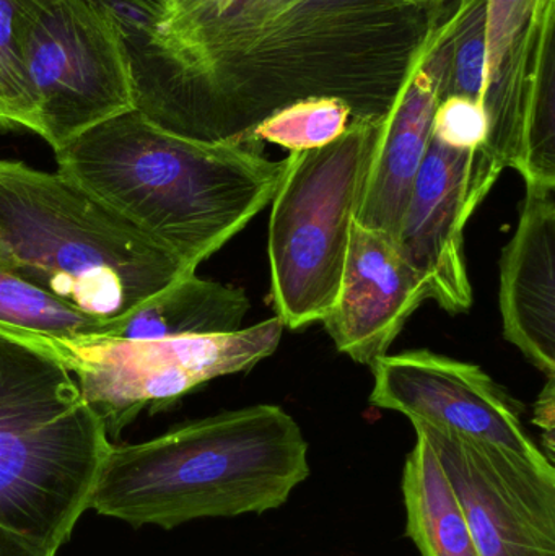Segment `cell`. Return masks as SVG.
<instances>
[{"mask_svg":"<svg viewBox=\"0 0 555 556\" xmlns=\"http://www.w3.org/2000/svg\"><path fill=\"white\" fill-rule=\"evenodd\" d=\"M455 2L162 0L149 41L127 55L134 110L205 143H244L308 98L384 119Z\"/></svg>","mask_w":555,"mask_h":556,"instance_id":"cell-1","label":"cell"},{"mask_svg":"<svg viewBox=\"0 0 555 556\" xmlns=\"http://www.w3.org/2000/svg\"><path fill=\"white\" fill-rule=\"evenodd\" d=\"M58 172L126 218L189 269L273 202L287 160L256 143H205L116 114L54 150Z\"/></svg>","mask_w":555,"mask_h":556,"instance_id":"cell-2","label":"cell"},{"mask_svg":"<svg viewBox=\"0 0 555 556\" xmlns=\"http://www.w3.org/2000/svg\"><path fill=\"white\" fill-rule=\"evenodd\" d=\"M310 477L308 441L279 405L201 418L111 447L90 509L133 528L263 515Z\"/></svg>","mask_w":555,"mask_h":556,"instance_id":"cell-3","label":"cell"},{"mask_svg":"<svg viewBox=\"0 0 555 556\" xmlns=\"http://www.w3.org/2000/svg\"><path fill=\"white\" fill-rule=\"evenodd\" d=\"M0 266L100 319L194 274L61 173L0 160Z\"/></svg>","mask_w":555,"mask_h":556,"instance_id":"cell-4","label":"cell"},{"mask_svg":"<svg viewBox=\"0 0 555 556\" xmlns=\"http://www.w3.org/2000/svg\"><path fill=\"white\" fill-rule=\"evenodd\" d=\"M111 447L51 342L0 329V525L58 554Z\"/></svg>","mask_w":555,"mask_h":556,"instance_id":"cell-5","label":"cell"},{"mask_svg":"<svg viewBox=\"0 0 555 556\" xmlns=\"http://www.w3.org/2000/svg\"><path fill=\"white\" fill-rule=\"evenodd\" d=\"M381 129L383 119H352L335 142L287 159L267 241L274 309L287 329L325 319L338 298Z\"/></svg>","mask_w":555,"mask_h":556,"instance_id":"cell-6","label":"cell"},{"mask_svg":"<svg viewBox=\"0 0 555 556\" xmlns=\"http://www.w3.org/2000/svg\"><path fill=\"white\" fill-rule=\"evenodd\" d=\"M283 324L263 320L215 336L127 340L113 337L51 342L74 372L85 402L117 440L140 412L163 410L198 386L248 371L279 349Z\"/></svg>","mask_w":555,"mask_h":556,"instance_id":"cell-7","label":"cell"},{"mask_svg":"<svg viewBox=\"0 0 555 556\" xmlns=\"http://www.w3.org/2000/svg\"><path fill=\"white\" fill-rule=\"evenodd\" d=\"M38 136L61 149L85 130L134 110L126 49L88 0H18Z\"/></svg>","mask_w":555,"mask_h":556,"instance_id":"cell-8","label":"cell"},{"mask_svg":"<svg viewBox=\"0 0 555 556\" xmlns=\"http://www.w3.org/2000/svg\"><path fill=\"white\" fill-rule=\"evenodd\" d=\"M436 451L481 556H555V467L413 421Z\"/></svg>","mask_w":555,"mask_h":556,"instance_id":"cell-9","label":"cell"},{"mask_svg":"<svg viewBox=\"0 0 555 556\" xmlns=\"http://www.w3.org/2000/svg\"><path fill=\"white\" fill-rule=\"evenodd\" d=\"M502 172L484 150L452 149L432 136L414 182L394 243L449 313L471 307L465 228Z\"/></svg>","mask_w":555,"mask_h":556,"instance_id":"cell-10","label":"cell"},{"mask_svg":"<svg viewBox=\"0 0 555 556\" xmlns=\"http://www.w3.org/2000/svg\"><path fill=\"white\" fill-rule=\"evenodd\" d=\"M370 404L420 424L547 459L525 430L517 402L471 363L430 350L383 355L370 365Z\"/></svg>","mask_w":555,"mask_h":556,"instance_id":"cell-11","label":"cell"},{"mask_svg":"<svg viewBox=\"0 0 555 556\" xmlns=\"http://www.w3.org/2000/svg\"><path fill=\"white\" fill-rule=\"evenodd\" d=\"M554 26L555 0H488L481 149L502 169L517 168L531 101L555 80Z\"/></svg>","mask_w":555,"mask_h":556,"instance_id":"cell-12","label":"cell"},{"mask_svg":"<svg viewBox=\"0 0 555 556\" xmlns=\"http://www.w3.org/2000/svg\"><path fill=\"white\" fill-rule=\"evenodd\" d=\"M456 7L437 23L426 51L383 119L357 224L394 240L432 140L433 114L445 90Z\"/></svg>","mask_w":555,"mask_h":556,"instance_id":"cell-13","label":"cell"},{"mask_svg":"<svg viewBox=\"0 0 555 556\" xmlns=\"http://www.w3.org/2000/svg\"><path fill=\"white\" fill-rule=\"evenodd\" d=\"M426 300V280L394 240L355 222L338 298L323 323L339 352L370 366Z\"/></svg>","mask_w":555,"mask_h":556,"instance_id":"cell-14","label":"cell"},{"mask_svg":"<svg viewBox=\"0 0 555 556\" xmlns=\"http://www.w3.org/2000/svg\"><path fill=\"white\" fill-rule=\"evenodd\" d=\"M554 189L527 186L520 222L501 263L504 336L555 378Z\"/></svg>","mask_w":555,"mask_h":556,"instance_id":"cell-15","label":"cell"},{"mask_svg":"<svg viewBox=\"0 0 555 556\" xmlns=\"http://www.w3.org/2000/svg\"><path fill=\"white\" fill-rule=\"evenodd\" d=\"M250 311V298L231 285L189 274L124 317L113 339L160 340L237 332Z\"/></svg>","mask_w":555,"mask_h":556,"instance_id":"cell-16","label":"cell"},{"mask_svg":"<svg viewBox=\"0 0 555 556\" xmlns=\"http://www.w3.org/2000/svg\"><path fill=\"white\" fill-rule=\"evenodd\" d=\"M417 434L403 470L406 535L420 556H481L458 496L429 441Z\"/></svg>","mask_w":555,"mask_h":556,"instance_id":"cell-17","label":"cell"},{"mask_svg":"<svg viewBox=\"0 0 555 556\" xmlns=\"http://www.w3.org/2000/svg\"><path fill=\"white\" fill-rule=\"evenodd\" d=\"M123 319L84 313L0 266V329L46 342L117 337Z\"/></svg>","mask_w":555,"mask_h":556,"instance_id":"cell-18","label":"cell"},{"mask_svg":"<svg viewBox=\"0 0 555 556\" xmlns=\"http://www.w3.org/2000/svg\"><path fill=\"white\" fill-rule=\"evenodd\" d=\"M352 113L336 98H308L274 113L248 136L244 143H276L290 153L328 146L344 134Z\"/></svg>","mask_w":555,"mask_h":556,"instance_id":"cell-19","label":"cell"},{"mask_svg":"<svg viewBox=\"0 0 555 556\" xmlns=\"http://www.w3.org/2000/svg\"><path fill=\"white\" fill-rule=\"evenodd\" d=\"M0 124L38 134V103L26 67L18 0H0Z\"/></svg>","mask_w":555,"mask_h":556,"instance_id":"cell-20","label":"cell"},{"mask_svg":"<svg viewBox=\"0 0 555 556\" xmlns=\"http://www.w3.org/2000/svg\"><path fill=\"white\" fill-rule=\"evenodd\" d=\"M485 7L488 0H458L452 55L443 97H465L481 103L484 88Z\"/></svg>","mask_w":555,"mask_h":556,"instance_id":"cell-21","label":"cell"},{"mask_svg":"<svg viewBox=\"0 0 555 556\" xmlns=\"http://www.w3.org/2000/svg\"><path fill=\"white\" fill-rule=\"evenodd\" d=\"M432 136L452 149H481L488 139L484 108L465 97L442 98L433 114Z\"/></svg>","mask_w":555,"mask_h":556,"instance_id":"cell-22","label":"cell"},{"mask_svg":"<svg viewBox=\"0 0 555 556\" xmlns=\"http://www.w3.org/2000/svg\"><path fill=\"white\" fill-rule=\"evenodd\" d=\"M110 18L126 54L139 51L152 35L162 0H88Z\"/></svg>","mask_w":555,"mask_h":556,"instance_id":"cell-23","label":"cell"},{"mask_svg":"<svg viewBox=\"0 0 555 556\" xmlns=\"http://www.w3.org/2000/svg\"><path fill=\"white\" fill-rule=\"evenodd\" d=\"M555 378H547L546 388L534 405L533 424L544 431V450L546 457L554 464V428H555ZM543 450V451H544Z\"/></svg>","mask_w":555,"mask_h":556,"instance_id":"cell-24","label":"cell"},{"mask_svg":"<svg viewBox=\"0 0 555 556\" xmlns=\"http://www.w3.org/2000/svg\"><path fill=\"white\" fill-rule=\"evenodd\" d=\"M0 556H55L36 542L0 525Z\"/></svg>","mask_w":555,"mask_h":556,"instance_id":"cell-25","label":"cell"},{"mask_svg":"<svg viewBox=\"0 0 555 556\" xmlns=\"http://www.w3.org/2000/svg\"><path fill=\"white\" fill-rule=\"evenodd\" d=\"M411 2L417 3V5L429 7V9H433V7L446 5V3L455 2V0H411Z\"/></svg>","mask_w":555,"mask_h":556,"instance_id":"cell-26","label":"cell"}]
</instances>
